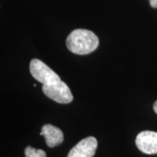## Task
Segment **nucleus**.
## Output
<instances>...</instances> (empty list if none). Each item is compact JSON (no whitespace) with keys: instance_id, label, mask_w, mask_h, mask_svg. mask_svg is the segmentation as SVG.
<instances>
[{"instance_id":"f257e3e1","label":"nucleus","mask_w":157,"mask_h":157,"mask_svg":"<svg viewBox=\"0 0 157 157\" xmlns=\"http://www.w3.org/2000/svg\"><path fill=\"white\" fill-rule=\"evenodd\" d=\"M99 39L93 31L87 29H75L66 39L68 50L76 55H87L98 48Z\"/></svg>"},{"instance_id":"f03ea898","label":"nucleus","mask_w":157,"mask_h":157,"mask_svg":"<svg viewBox=\"0 0 157 157\" xmlns=\"http://www.w3.org/2000/svg\"><path fill=\"white\" fill-rule=\"evenodd\" d=\"M42 91L47 97L58 103L67 104L74 99L69 87L61 80L52 84H43Z\"/></svg>"},{"instance_id":"7ed1b4c3","label":"nucleus","mask_w":157,"mask_h":157,"mask_svg":"<svg viewBox=\"0 0 157 157\" xmlns=\"http://www.w3.org/2000/svg\"><path fill=\"white\" fill-rule=\"evenodd\" d=\"M29 69L33 77L42 84H50L60 81V76L39 59L34 58L31 60Z\"/></svg>"},{"instance_id":"20e7f679","label":"nucleus","mask_w":157,"mask_h":157,"mask_svg":"<svg viewBox=\"0 0 157 157\" xmlns=\"http://www.w3.org/2000/svg\"><path fill=\"white\" fill-rule=\"evenodd\" d=\"M135 144L141 152L146 154H157V132L143 131L137 135Z\"/></svg>"},{"instance_id":"39448f33","label":"nucleus","mask_w":157,"mask_h":157,"mask_svg":"<svg viewBox=\"0 0 157 157\" xmlns=\"http://www.w3.org/2000/svg\"><path fill=\"white\" fill-rule=\"evenodd\" d=\"M98 147L95 137H87L71 149L67 157H93Z\"/></svg>"},{"instance_id":"423d86ee","label":"nucleus","mask_w":157,"mask_h":157,"mask_svg":"<svg viewBox=\"0 0 157 157\" xmlns=\"http://www.w3.org/2000/svg\"><path fill=\"white\" fill-rule=\"evenodd\" d=\"M40 135L44 137L47 145L50 148L58 146L63 141V133L61 129L50 124H45L42 127Z\"/></svg>"},{"instance_id":"0eeeda50","label":"nucleus","mask_w":157,"mask_h":157,"mask_svg":"<svg viewBox=\"0 0 157 157\" xmlns=\"http://www.w3.org/2000/svg\"><path fill=\"white\" fill-rule=\"evenodd\" d=\"M25 157H47L46 153L42 149H36L31 146H27L25 149Z\"/></svg>"},{"instance_id":"6e6552de","label":"nucleus","mask_w":157,"mask_h":157,"mask_svg":"<svg viewBox=\"0 0 157 157\" xmlns=\"http://www.w3.org/2000/svg\"><path fill=\"white\" fill-rule=\"evenodd\" d=\"M150 5L153 8H157V0H149Z\"/></svg>"},{"instance_id":"1a4fd4ad","label":"nucleus","mask_w":157,"mask_h":157,"mask_svg":"<svg viewBox=\"0 0 157 157\" xmlns=\"http://www.w3.org/2000/svg\"><path fill=\"white\" fill-rule=\"evenodd\" d=\"M153 109H154V112L157 114V100L155 101V103H154V105H153Z\"/></svg>"}]
</instances>
